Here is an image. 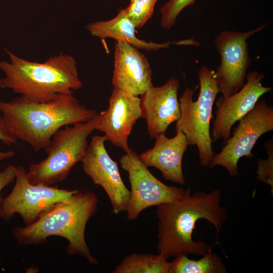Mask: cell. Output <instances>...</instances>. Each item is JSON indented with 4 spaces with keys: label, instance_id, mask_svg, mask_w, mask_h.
<instances>
[{
    "label": "cell",
    "instance_id": "obj_1",
    "mask_svg": "<svg viewBox=\"0 0 273 273\" xmlns=\"http://www.w3.org/2000/svg\"><path fill=\"white\" fill-rule=\"evenodd\" d=\"M221 191L191 194L186 190L180 199L157 206V250L167 259L180 255L203 256L210 248L209 244L193 240L196 222L204 219L212 224L218 234L226 219V210L220 205Z\"/></svg>",
    "mask_w": 273,
    "mask_h": 273
},
{
    "label": "cell",
    "instance_id": "obj_2",
    "mask_svg": "<svg viewBox=\"0 0 273 273\" xmlns=\"http://www.w3.org/2000/svg\"><path fill=\"white\" fill-rule=\"evenodd\" d=\"M0 111L16 138L35 152L45 150L53 135L68 125L92 119L97 113L80 103L72 94H59L48 101H32L21 96L0 101Z\"/></svg>",
    "mask_w": 273,
    "mask_h": 273
},
{
    "label": "cell",
    "instance_id": "obj_3",
    "mask_svg": "<svg viewBox=\"0 0 273 273\" xmlns=\"http://www.w3.org/2000/svg\"><path fill=\"white\" fill-rule=\"evenodd\" d=\"M98 201L95 193L77 190L42 213L32 224L13 229L12 234L22 245H38L51 236L63 237L69 243L67 252L69 255H81L89 264H97L98 260L86 244L85 230L88 220L97 210Z\"/></svg>",
    "mask_w": 273,
    "mask_h": 273
},
{
    "label": "cell",
    "instance_id": "obj_4",
    "mask_svg": "<svg viewBox=\"0 0 273 273\" xmlns=\"http://www.w3.org/2000/svg\"><path fill=\"white\" fill-rule=\"evenodd\" d=\"M6 51L10 62L0 61V69L5 75L0 79L2 88L11 89L32 101L45 102L59 94H73L82 87L76 62L70 55L61 54L38 63Z\"/></svg>",
    "mask_w": 273,
    "mask_h": 273
},
{
    "label": "cell",
    "instance_id": "obj_5",
    "mask_svg": "<svg viewBox=\"0 0 273 273\" xmlns=\"http://www.w3.org/2000/svg\"><path fill=\"white\" fill-rule=\"evenodd\" d=\"M99 121L97 113L92 119L66 126L57 131L44 150L47 156L31 164L26 172L33 184L52 186L66 179L72 167L82 160L87 148V139Z\"/></svg>",
    "mask_w": 273,
    "mask_h": 273
},
{
    "label": "cell",
    "instance_id": "obj_6",
    "mask_svg": "<svg viewBox=\"0 0 273 273\" xmlns=\"http://www.w3.org/2000/svg\"><path fill=\"white\" fill-rule=\"evenodd\" d=\"M214 74V71L207 66L200 67L199 96L194 101L195 89L186 88L178 99L180 116L175 124L176 132H183L189 145L197 146L201 165L205 167L209 166L215 155L210 125L213 105L219 91Z\"/></svg>",
    "mask_w": 273,
    "mask_h": 273
},
{
    "label": "cell",
    "instance_id": "obj_7",
    "mask_svg": "<svg viewBox=\"0 0 273 273\" xmlns=\"http://www.w3.org/2000/svg\"><path fill=\"white\" fill-rule=\"evenodd\" d=\"M273 129V107L264 99L258 100L254 108L239 120L221 151L209 164L212 168L223 167L231 176L239 174L238 162L242 157H253L252 150L259 138Z\"/></svg>",
    "mask_w": 273,
    "mask_h": 273
},
{
    "label": "cell",
    "instance_id": "obj_8",
    "mask_svg": "<svg viewBox=\"0 0 273 273\" xmlns=\"http://www.w3.org/2000/svg\"><path fill=\"white\" fill-rule=\"evenodd\" d=\"M77 191L31 184L24 168L21 166L16 167L15 185L2 201L1 218L9 221L18 213L26 225L31 224L42 213L56 203L68 199Z\"/></svg>",
    "mask_w": 273,
    "mask_h": 273
},
{
    "label": "cell",
    "instance_id": "obj_9",
    "mask_svg": "<svg viewBox=\"0 0 273 273\" xmlns=\"http://www.w3.org/2000/svg\"><path fill=\"white\" fill-rule=\"evenodd\" d=\"M120 164L127 172L130 184L128 220L135 219L148 207L178 200L185 194L186 190L167 186L157 178L130 148L120 158Z\"/></svg>",
    "mask_w": 273,
    "mask_h": 273
},
{
    "label": "cell",
    "instance_id": "obj_10",
    "mask_svg": "<svg viewBox=\"0 0 273 273\" xmlns=\"http://www.w3.org/2000/svg\"><path fill=\"white\" fill-rule=\"evenodd\" d=\"M266 26L245 32L225 30L215 38L214 44L221 61L214 75L222 97L232 96L244 85L251 64L247 40Z\"/></svg>",
    "mask_w": 273,
    "mask_h": 273
},
{
    "label": "cell",
    "instance_id": "obj_11",
    "mask_svg": "<svg viewBox=\"0 0 273 273\" xmlns=\"http://www.w3.org/2000/svg\"><path fill=\"white\" fill-rule=\"evenodd\" d=\"M105 136H94L81 160L84 172L94 184L102 187L111 204L113 212L126 211L130 191L124 184L117 163L107 152Z\"/></svg>",
    "mask_w": 273,
    "mask_h": 273
},
{
    "label": "cell",
    "instance_id": "obj_12",
    "mask_svg": "<svg viewBox=\"0 0 273 273\" xmlns=\"http://www.w3.org/2000/svg\"><path fill=\"white\" fill-rule=\"evenodd\" d=\"M263 78V74L253 71L246 75V82L239 91L225 98L221 96L215 102L212 142L221 139L223 145L231 136L234 124L254 108L262 95L271 90L272 87L262 85Z\"/></svg>",
    "mask_w": 273,
    "mask_h": 273
},
{
    "label": "cell",
    "instance_id": "obj_13",
    "mask_svg": "<svg viewBox=\"0 0 273 273\" xmlns=\"http://www.w3.org/2000/svg\"><path fill=\"white\" fill-rule=\"evenodd\" d=\"M96 127L104 133L106 141L122 149L130 148L128 138L137 120L142 118L140 99L118 88H113L107 109L98 113Z\"/></svg>",
    "mask_w": 273,
    "mask_h": 273
},
{
    "label": "cell",
    "instance_id": "obj_14",
    "mask_svg": "<svg viewBox=\"0 0 273 273\" xmlns=\"http://www.w3.org/2000/svg\"><path fill=\"white\" fill-rule=\"evenodd\" d=\"M179 80L172 77L160 86L153 85L141 95L142 118L146 121L151 138L165 133L168 126L179 118Z\"/></svg>",
    "mask_w": 273,
    "mask_h": 273
},
{
    "label": "cell",
    "instance_id": "obj_15",
    "mask_svg": "<svg viewBox=\"0 0 273 273\" xmlns=\"http://www.w3.org/2000/svg\"><path fill=\"white\" fill-rule=\"evenodd\" d=\"M114 87L139 96L153 85L152 70L146 57L138 49L117 41L114 47Z\"/></svg>",
    "mask_w": 273,
    "mask_h": 273
},
{
    "label": "cell",
    "instance_id": "obj_16",
    "mask_svg": "<svg viewBox=\"0 0 273 273\" xmlns=\"http://www.w3.org/2000/svg\"><path fill=\"white\" fill-rule=\"evenodd\" d=\"M168 138L165 133L156 136L154 146L142 153L139 157L148 167L158 169L164 179L183 185L185 180L182 168L184 154L189 145L185 134L178 131Z\"/></svg>",
    "mask_w": 273,
    "mask_h": 273
},
{
    "label": "cell",
    "instance_id": "obj_17",
    "mask_svg": "<svg viewBox=\"0 0 273 273\" xmlns=\"http://www.w3.org/2000/svg\"><path fill=\"white\" fill-rule=\"evenodd\" d=\"M86 28L90 34L100 38H111L126 42L138 49L147 51H157L168 47L171 44L192 45V38L176 42L156 43L138 38L135 26L127 17L124 9H121L113 18L107 21H99L88 23Z\"/></svg>",
    "mask_w": 273,
    "mask_h": 273
},
{
    "label": "cell",
    "instance_id": "obj_18",
    "mask_svg": "<svg viewBox=\"0 0 273 273\" xmlns=\"http://www.w3.org/2000/svg\"><path fill=\"white\" fill-rule=\"evenodd\" d=\"M171 262L162 254L132 253L126 256L113 273H169Z\"/></svg>",
    "mask_w": 273,
    "mask_h": 273
},
{
    "label": "cell",
    "instance_id": "obj_19",
    "mask_svg": "<svg viewBox=\"0 0 273 273\" xmlns=\"http://www.w3.org/2000/svg\"><path fill=\"white\" fill-rule=\"evenodd\" d=\"M212 247L198 260H193L186 255L175 257L171 262L169 273H224L225 266L220 257L211 251Z\"/></svg>",
    "mask_w": 273,
    "mask_h": 273
},
{
    "label": "cell",
    "instance_id": "obj_20",
    "mask_svg": "<svg viewBox=\"0 0 273 273\" xmlns=\"http://www.w3.org/2000/svg\"><path fill=\"white\" fill-rule=\"evenodd\" d=\"M158 0H134L124 9L135 28H141L152 17Z\"/></svg>",
    "mask_w": 273,
    "mask_h": 273
},
{
    "label": "cell",
    "instance_id": "obj_21",
    "mask_svg": "<svg viewBox=\"0 0 273 273\" xmlns=\"http://www.w3.org/2000/svg\"><path fill=\"white\" fill-rule=\"evenodd\" d=\"M196 0H169L160 9V25L169 30L174 26L180 13L186 7L192 5Z\"/></svg>",
    "mask_w": 273,
    "mask_h": 273
},
{
    "label": "cell",
    "instance_id": "obj_22",
    "mask_svg": "<svg viewBox=\"0 0 273 273\" xmlns=\"http://www.w3.org/2000/svg\"><path fill=\"white\" fill-rule=\"evenodd\" d=\"M273 141L272 139L266 141L264 147L268 155L266 159H258L257 178L271 187L272 191L273 182Z\"/></svg>",
    "mask_w": 273,
    "mask_h": 273
},
{
    "label": "cell",
    "instance_id": "obj_23",
    "mask_svg": "<svg viewBox=\"0 0 273 273\" xmlns=\"http://www.w3.org/2000/svg\"><path fill=\"white\" fill-rule=\"evenodd\" d=\"M0 141L6 146L16 144L17 142V139L9 129L3 116L1 115H0ZM15 154L13 151H0V162L13 157Z\"/></svg>",
    "mask_w": 273,
    "mask_h": 273
},
{
    "label": "cell",
    "instance_id": "obj_24",
    "mask_svg": "<svg viewBox=\"0 0 273 273\" xmlns=\"http://www.w3.org/2000/svg\"><path fill=\"white\" fill-rule=\"evenodd\" d=\"M16 174V167L12 165H8L2 171H0V193L4 188L15 180ZM3 198L2 196L0 195V210Z\"/></svg>",
    "mask_w": 273,
    "mask_h": 273
},
{
    "label": "cell",
    "instance_id": "obj_25",
    "mask_svg": "<svg viewBox=\"0 0 273 273\" xmlns=\"http://www.w3.org/2000/svg\"><path fill=\"white\" fill-rule=\"evenodd\" d=\"M130 2H133V1H134V0H130Z\"/></svg>",
    "mask_w": 273,
    "mask_h": 273
}]
</instances>
